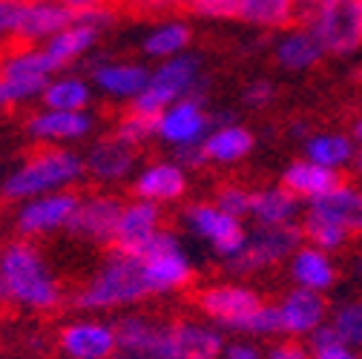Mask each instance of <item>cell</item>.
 <instances>
[{
	"label": "cell",
	"instance_id": "6da1fadb",
	"mask_svg": "<svg viewBox=\"0 0 362 359\" xmlns=\"http://www.w3.org/2000/svg\"><path fill=\"white\" fill-rule=\"evenodd\" d=\"M150 299V288L144 279V264L135 253L110 250L98 271L89 276L72 296V305L81 313H107L135 307Z\"/></svg>",
	"mask_w": 362,
	"mask_h": 359
},
{
	"label": "cell",
	"instance_id": "7a4b0ae2",
	"mask_svg": "<svg viewBox=\"0 0 362 359\" xmlns=\"http://www.w3.org/2000/svg\"><path fill=\"white\" fill-rule=\"evenodd\" d=\"M0 271H4V288H6V302H15L26 310L35 313H49L61 307L64 290L58 276L52 273L49 261L43 253L26 242H9L0 250Z\"/></svg>",
	"mask_w": 362,
	"mask_h": 359
},
{
	"label": "cell",
	"instance_id": "3957f363",
	"mask_svg": "<svg viewBox=\"0 0 362 359\" xmlns=\"http://www.w3.org/2000/svg\"><path fill=\"white\" fill-rule=\"evenodd\" d=\"M83 175H86V167L81 153L69 147H40L6 175L4 196L23 204L37 196L72 190Z\"/></svg>",
	"mask_w": 362,
	"mask_h": 359
},
{
	"label": "cell",
	"instance_id": "277c9868",
	"mask_svg": "<svg viewBox=\"0 0 362 359\" xmlns=\"http://www.w3.org/2000/svg\"><path fill=\"white\" fill-rule=\"evenodd\" d=\"M210 81L204 75V64L196 52H185L170 61H158L150 66V81L144 93L129 104V110H139L144 115L158 118L170 104L185 98H210Z\"/></svg>",
	"mask_w": 362,
	"mask_h": 359
},
{
	"label": "cell",
	"instance_id": "5b68a950",
	"mask_svg": "<svg viewBox=\"0 0 362 359\" xmlns=\"http://www.w3.org/2000/svg\"><path fill=\"white\" fill-rule=\"evenodd\" d=\"M150 296H173L187 290L196 279V261L173 228H161L139 253Z\"/></svg>",
	"mask_w": 362,
	"mask_h": 359
},
{
	"label": "cell",
	"instance_id": "8992f818",
	"mask_svg": "<svg viewBox=\"0 0 362 359\" xmlns=\"http://www.w3.org/2000/svg\"><path fill=\"white\" fill-rule=\"evenodd\" d=\"M328 58H351L362 49V0H325L302 20Z\"/></svg>",
	"mask_w": 362,
	"mask_h": 359
},
{
	"label": "cell",
	"instance_id": "52a82bcc",
	"mask_svg": "<svg viewBox=\"0 0 362 359\" xmlns=\"http://www.w3.org/2000/svg\"><path fill=\"white\" fill-rule=\"evenodd\" d=\"M299 245H302L299 224H288V228H250L242 253L233 256L230 261H224V271L236 279L274 271L279 264H288V259L296 253Z\"/></svg>",
	"mask_w": 362,
	"mask_h": 359
},
{
	"label": "cell",
	"instance_id": "ba28073f",
	"mask_svg": "<svg viewBox=\"0 0 362 359\" xmlns=\"http://www.w3.org/2000/svg\"><path fill=\"white\" fill-rule=\"evenodd\" d=\"M178 218L193 239L207 245L221 259V264L230 261L233 256H239L245 242H247V230H250L247 221H242L236 216H228L213 201H190V204L181 207Z\"/></svg>",
	"mask_w": 362,
	"mask_h": 359
},
{
	"label": "cell",
	"instance_id": "9c48e42d",
	"mask_svg": "<svg viewBox=\"0 0 362 359\" xmlns=\"http://www.w3.org/2000/svg\"><path fill=\"white\" fill-rule=\"evenodd\" d=\"M118 351L135 359H185L175 339V325L147 317V313H124L115 322Z\"/></svg>",
	"mask_w": 362,
	"mask_h": 359
},
{
	"label": "cell",
	"instance_id": "30bf717a",
	"mask_svg": "<svg viewBox=\"0 0 362 359\" xmlns=\"http://www.w3.org/2000/svg\"><path fill=\"white\" fill-rule=\"evenodd\" d=\"M262 302L264 296L245 282H213L196 293V310L202 313V319L221 328L224 334H230Z\"/></svg>",
	"mask_w": 362,
	"mask_h": 359
},
{
	"label": "cell",
	"instance_id": "8fae6325",
	"mask_svg": "<svg viewBox=\"0 0 362 359\" xmlns=\"http://www.w3.org/2000/svg\"><path fill=\"white\" fill-rule=\"evenodd\" d=\"M58 353L64 359H115L118 351V331L115 322L83 313L81 319L66 322L55 336Z\"/></svg>",
	"mask_w": 362,
	"mask_h": 359
},
{
	"label": "cell",
	"instance_id": "7c38bea8",
	"mask_svg": "<svg viewBox=\"0 0 362 359\" xmlns=\"http://www.w3.org/2000/svg\"><path fill=\"white\" fill-rule=\"evenodd\" d=\"M207 101L210 98H185V101L170 104L156 118V139L167 144L170 150L202 144L207 139V132L213 129Z\"/></svg>",
	"mask_w": 362,
	"mask_h": 359
},
{
	"label": "cell",
	"instance_id": "4fadbf2b",
	"mask_svg": "<svg viewBox=\"0 0 362 359\" xmlns=\"http://www.w3.org/2000/svg\"><path fill=\"white\" fill-rule=\"evenodd\" d=\"M124 201L110 196V193H93L81 196V204L69 221L66 233H72L81 242H89L95 247H115V233H118V218H121Z\"/></svg>",
	"mask_w": 362,
	"mask_h": 359
},
{
	"label": "cell",
	"instance_id": "5bb4252c",
	"mask_svg": "<svg viewBox=\"0 0 362 359\" xmlns=\"http://www.w3.org/2000/svg\"><path fill=\"white\" fill-rule=\"evenodd\" d=\"M279 317V336L288 339H308L316 328H322L331 319V302L322 293H313L305 288H288L276 302Z\"/></svg>",
	"mask_w": 362,
	"mask_h": 359
},
{
	"label": "cell",
	"instance_id": "9a60e30c",
	"mask_svg": "<svg viewBox=\"0 0 362 359\" xmlns=\"http://www.w3.org/2000/svg\"><path fill=\"white\" fill-rule=\"evenodd\" d=\"M75 20V12L55 4V0H26L15 4L12 18V37L21 47H43L49 37L64 32Z\"/></svg>",
	"mask_w": 362,
	"mask_h": 359
},
{
	"label": "cell",
	"instance_id": "2e32d148",
	"mask_svg": "<svg viewBox=\"0 0 362 359\" xmlns=\"http://www.w3.org/2000/svg\"><path fill=\"white\" fill-rule=\"evenodd\" d=\"M89 83L95 93L112 101L132 104L144 93L150 81V66L141 61H118V58H89Z\"/></svg>",
	"mask_w": 362,
	"mask_h": 359
},
{
	"label": "cell",
	"instance_id": "e0dca14e",
	"mask_svg": "<svg viewBox=\"0 0 362 359\" xmlns=\"http://www.w3.org/2000/svg\"><path fill=\"white\" fill-rule=\"evenodd\" d=\"M187 190H190V172L185 167H178L175 158L147 161L132 175V196L153 201L158 207H170V204L185 201Z\"/></svg>",
	"mask_w": 362,
	"mask_h": 359
},
{
	"label": "cell",
	"instance_id": "ac0fdd59",
	"mask_svg": "<svg viewBox=\"0 0 362 359\" xmlns=\"http://www.w3.org/2000/svg\"><path fill=\"white\" fill-rule=\"evenodd\" d=\"M81 204V196L72 190H61V193H49V196H37L21 204L15 228L21 236L32 239V236H47L55 230H66L69 221L75 216Z\"/></svg>",
	"mask_w": 362,
	"mask_h": 359
},
{
	"label": "cell",
	"instance_id": "d6986e66",
	"mask_svg": "<svg viewBox=\"0 0 362 359\" xmlns=\"http://www.w3.org/2000/svg\"><path fill=\"white\" fill-rule=\"evenodd\" d=\"M95 132L93 112H64V110H37L26 118V136L43 147H66L86 141Z\"/></svg>",
	"mask_w": 362,
	"mask_h": 359
},
{
	"label": "cell",
	"instance_id": "ffe728a7",
	"mask_svg": "<svg viewBox=\"0 0 362 359\" xmlns=\"http://www.w3.org/2000/svg\"><path fill=\"white\" fill-rule=\"evenodd\" d=\"M83 167L98 184H121L139 172V150L118 141L115 136H107L86 147Z\"/></svg>",
	"mask_w": 362,
	"mask_h": 359
},
{
	"label": "cell",
	"instance_id": "44dd1931",
	"mask_svg": "<svg viewBox=\"0 0 362 359\" xmlns=\"http://www.w3.org/2000/svg\"><path fill=\"white\" fill-rule=\"evenodd\" d=\"M161 228H167V224H164V207L132 196L121 207L118 233H115V247L112 250L139 253Z\"/></svg>",
	"mask_w": 362,
	"mask_h": 359
},
{
	"label": "cell",
	"instance_id": "7402d4cb",
	"mask_svg": "<svg viewBox=\"0 0 362 359\" xmlns=\"http://www.w3.org/2000/svg\"><path fill=\"white\" fill-rule=\"evenodd\" d=\"M270 55H274V64L282 72H291V75L310 72L328 58L325 49H322V43L316 40V35L302 23H293L291 29L279 32Z\"/></svg>",
	"mask_w": 362,
	"mask_h": 359
},
{
	"label": "cell",
	"instance_id": "603a6c76",
	"mask_svg": "<svg viewBox=\"0 0 362 359\" xmlns=\"http://www.w3.org/2000/svg\"><path fill=\"white\" fill-rule=\"evenodd\" d=\"M288 279L293 288H305L313 293H328L334 290L337 279H339V267L337 259L320 247H310V245H299L296 253L288 259Z\"/></svg>",
	"mask_w": 362,
	"mask_h": 359
},
{
	"label": "cell",
	"instance_id": "cb8c5ba5",
	"mask_svg": "<svg viewBox=\"0 0 362 359\" xmlns=\"http://www.w3.org/2000/svg\"><path fill=\"white\" fill-rule=\"evenodd\" d=\"M302 216H305V204L293 193H288L279 182L253 187L250 218H247L253 228H288V224H299Z\"/></svg>",
	"mask_w": 362,
	"mask_h": 359
},
{
	"label": "cell",
	"instance_id": "d4e9b609",
	"mask_svg": "<svg viewBox=\"0 0 362 359\" xmlns=\"http://www.w3.org/2000/svg\"><path fill=\"white\" fill-rule=\"evenodd\" d=\"M305 210L339 224V228L348 230L354 239L362 236V187L356 182H345L342 178L331 193H325L322 199H316Z\"/></svg>",
	"mask_w": 362,
	"mask_h": 359
},
{
	"label": "cell",
	"instance_id": "484cf974",
	"mask_svg": "<svg viewBox=\"0 0 362 359\" xmlns=\"http://www.w3.org/2000/svg\"><path fill=\"white\" fill-rule=\"evenodd\" d=\"M342 182V175L334 170H325L320 164H313L308 158H293L282 167L279 172V184L293 193L305 207L313 204L316 199H322L325 193H331L337 184Z\"/></svg>",
	"mask_w": 362,
	"mask_h": 359
},
{
	"label": "cell",
	"instance_id": "4316f807",
	"mask_svg": "<svg viewBox=\"0 0 362 359\" xmlns=\"http://www.w3.org/2000/svg\"><path fill=\"white\" fill-rule=\"evenodd\" d=\"M299 147H302V158L320 164L325 170H334L339 175L345 170H351L356 155H359V144L354 141V136H348V132H337V129L310 132Z\"/></svg>",
	"mask_w": 362,
	"mask_h": 359
},
{
	"label": "cell",
	"instance_id": "83f0119b",
	"mask_svg": "<svg viewBox=\"0 0 362 359\" xmlns=\"http://www.w3.org/2000/svg\"><path fill=\"white\" fill-rule=\"evenodd\" d=\"M204 147V155H207V164H216V167H233L239 161H245L253 147H256V136L253 129L245 126L242 121H233V124H218L207 132V139L202 141Z\"/></svg>",
	"mask_w": 362,
	"mask_h": 359
},
{
	"label": "cell",
	"instance_id": "f1b7e54d",
	"mask_svg": "<svg viewBox=\"0 0 362 359\" xmlns=\"http://www.w3.org/2000/svg\"><path fill=\"white\" fill-rule=\"evenodd\" d=\"M190 47H193V29H190L187 20H181V18L158 20L141 37V55L156 61V64L185 55V52H190Z\"/></svg>",
	"mask_w": 362,
	"mask_h": 359
},
{
	"label": "cell",
	"instance_id": "f546056e",
	"mask_svg": "<svg viewBox=\"0 0 362 359\" xmlns=\"http://www.w3.org/2000/svg\"><path fill=\"white\" fill-rule=\"evenodd\" d=\"M95 98V89L89 78L75 75V72H58L47 81L40 93V104L47 110H64V112H89Z\"/></svg>",
	"mask_w": 362,
	"mask_h": 359
},
{
	"label": "cell",
	"instance_id": "4dcf8cb0",
	"mask_svg": "<svg viewBox=\"0 0 362 359\" xmlns=\"http://www.w3.org/2000/svg\"><path fill=\"white\" fill-rule=\"evenodd\" d=\"M98 40H101V32L72 20L64 32H58L55 37H49L47 43H43V52L49 55V61L55 64L58 72H66L78 61L93 55V49L98 47Z\"/></svg>",
	"mask_w": 362,
	"mask_h": 359
},
{
	"label": "cell",
	"instance_id": "1f68e13d",
	"mask_svg": "<svg viewBox=\"0 0 362 359\" xmlns=\"http://www.w3.org/2000/svg\"><path fill=\"white\" fill-rule=\"evenodd\" d=\"M52 75H58V69L49 61V55L43 52V47H21L18 43V47L0 55V78H6V81L47 86Z\"/></svg>",
	"mask_w": 362,
	"mask_h": 359
},
{
	"label": "cell",
	"instance_id": "d6a6232c",
	"mask_svg": "<svg viewBox=\"0 0 362 359\" xmlns=\"http://www.w3.org/2000/svg\"><path fill=\"white\" fill-rule=\"evenodd\" d=\"M173 325L185 359H221V351L228 345V334L221 328L207 319H178Z\"/></svg>",
	"mask_w": 362,
	"mask_h": 359
},
{
	"label": "cell",
	"instance_id": "836d02e7",
	"mask_svg": "<svg viewBox=\"0 0 362 359\" xmlns=\"http://www.w3.org/2000/svg\"><path fill=\"white\" fill-rule=\"evenodd\" d=\"M236 20L264 32H285L296 23V0H239Z\"/></svg>",
	"mask_w": 362,
	"mask_h": 359
},
{
	"label": "cell",
	"instance_id": "e575fe53",
	"mask_svg": "<svg viewBox=\"0 0 362 359\" xmlns=\"http://www.w3.org/2000/svg\"><path fill=\"white\" fill-rule=\"evenodd\" d=\"M299 230H302V242L305 245L320 247V250H325L331 256H337L339 250H345L351 245V239H354L348 230L339 228V224H334V221H328L322 216H313L308 210H305V216L299 221Z\"/></svg>",
	"mask_w": 362,
	"mask_h": 359
},
{
	"label": "cell",
	"instance_id": "d590c367",
	"mask_svg": "<svg viewBox=\"0 0 362 359\" xmlns=\"http://www.w3.org/2000/svg\"><path fill=\"white\" fill-rule=\"evenodd\" d=\"M345 348L362 351V296L345 299L339 305H331V319H328Z\"/></svg>",
	"mask_w": 362,
	"mask_h": 359
},
{
	"label": "cell",
	"instance_id": "8d00e7d4",
	"mask_svg": "<svg viewBox=\"0 0 362 359\" xmlns=\"http://www.w3.org/2000/svg\"><path fill=\"white\" fill-rule=\"evenodd\" d=\"M112 136L135 150L147 147L150 141H156V118L153 115H144L139 110H127L115 118V126H112Z\"/></svg>",
	"mask_w": 362,
	"mask_h": 359
},
{
	"label": "cell",
	"instance_id": "74e56055",
	"mask_svg": "<svg viewBox=\"0 0 362 359\" xmlns=\"http://www.w3.org/2000/svg\"><path fill=\"white\" fill-rule=\"evenodd\" d=\"M233 336L242 339H279V317H276V305L274 302H262L259 307H253L247 317L230 331Z\"/></svg>",
	"mask_w": 362,
	"mask_h": 359
},
{
	"label": "cell",
	"instance_id": "f35d334b",
	"mask_svg": "<svg viewBox=\"0 0 362 359\" xmlns=\"http://www.w3.org/2000/svg\"><path fill=\"white\" fill-rule=\"evenodd\" d=\"M250 196H253V187H247L242 182H224V184L216 187L210 201L228 216H236V218L247 221L250 218Z\"/></svg>",
	"mask_w": 362,
	"mask_h": 359
},
{
	"label": "cell",
	"instance_id": "ab89813d",
	"mask_svg": "<svg viewBox=\"0 0 362 359\" xmlns=\"http://www.w3.org/2000/svg\"><path fill=\"white\" fill-rule=\"evenodd\" d=\"M276 98H279V86L270 81V78H253V81H247L242 86V95H239V101L247 110H253V112L270 110V107L276 104Z\"/></svg>",
	"mask_w": 362,
	"mask_h": 359
},
{
	"label": "cell",
	"instance_id": "60d3db41",
	"mask_svg": "<svg viewBox=\"0 0 362 359\" xmlns=\"http://www.w3.org/2000/svg\"><path fill=\"white\" fill-rule=\"evenodd\" d=\"M40 93H43V86H37V83H21V81L0 78V110L21 107L32 98H40Z\"/></svg>",
	"mask_w": 362,
	"mask_h": 359
},
{
	"label": "cell",
	"instance_id": "b9f144b4",
	"mask_svg": "<svg viewBox=\"0 0 362 359\" xmlns=\"http://www.w3.org/2000/svg\"><path fill=\"white\" fill-rule=\"evenodd\" d=\"M264 359H313V353L308 351V345L302 339H270L264 345Z\"/></svg>",
	"mask_w": 362,
	"mask_h": 359
},
{
	"label": "cell",
	"instance_id": "7bdbcfd3",
	"mask_svg": "<svg viewBox=\"0 0 362 359\" xmlns=\"http://www.w3.org/2000/svg\"><path fill=\"white\" fill-rule=\"evenodd\" d=\"M75 20L104 35V32H110V29L115 26V6H112V4H98V6H93V9L78 12Z\"/></svg>",
	"mask_w": 362,
	"mask_h": 359
},
{
	"label": "cell",
	"instance_id": "ee69618b",
	"mask_svg": "<svg viewBox=\"0 0 362 359\" xmlns=\"http://www.w3.org/2000/svg\"><path fill=\"white\" fill-rule=\"evenodd\" d=\"M221 359H264V348L256 339H230L221 351Z\"/></svg>",
	"mask_w": 362,
	"mask_h": 359
},
{
	"label": "cell",
	"instance_id": "f6af8a7d",
	"mask_svg": "<svg viewBox=\"0 0 362 359\" xmlns=\"http://www.w3.org/2000/svg\"><path fill=\"white\" fill-rule=\"evenodd\" d=\"M305 345H308V351H310V353H322V351H331V348H337V345H342V342H339V336H337L334 325H331V322H325L322 328H316V331L305 339Z\"/></svg>",
	"mask_w": 362,
	"mask_h": 359
},
{
	"label": "cell",
	"instance_id": "bcb514c9",
	"mask_svg": "<svg viewBox=\"0 0 362 359\" xmlns=\"http://www.w3.org/2000/svg\"><path fill=\"white\" fill-rule=\"evenodd\" d=\"M173 158L178 161V167H185L187 172H196V170L207 167V155H204V147H202V144H193V147H181V150H173Z\"/></svg>",
	"mask_w": 362,
	"mask_h": 359
},
{
	"label": "cell",
	"instance_id": "7dc6e473",
	"mask_svg": "<svg viewBox=\"0 0 362 359\" xmlns=\"http://www.w3.org/2000/svg\"><path fill=\"white\" fill-rule=\"evenodd\" d=\"M12 18H15V4H4L0 0V40L12 37Z\"/></svg>",
	"mask_w": 362,
	"mask_h": 359
},
{
	"label": "cell",
	"instance_id": "c3c4849f",
	"mask_svg": "<svg viewBox=\"0 0 362 359\" xmlns=\"http://www.w3.org/2000/svg\"><path fill=\"white\" fill-rule=\"evenodd\" d=\"M313 359H362L359 351L354 348H345V345H337L331 351H322V353H313Z\"/></svg>",
	"mask_w": 362,
	"mask_h": 359
},
{
	"label": "cell",
	"instance_id": "681fc988",
	"mask_svg": "<svg viewBox=\"0 0 362 359\" xmlns=\"http://www.w3.org/2000/svg\"><path fill=\"white\" fill-rule=\"evenodd\" d=\"M55 4H61V6H66L69 12H83V9H93V6H98V4H107V0H55Z\"/></svg>",
	"mask_w": 362,
	"mask_h": 359
},
{
	"label": "cell",
	"instance_id": "f907efd6",
	"mask_svg": "<svg viewBox=\"0 0 362 359\" xmlns=\"http://www.w3.org/2000/svg\"><path fill=\"white\" fill-rule=\"evenodd\" d=\"M115 4H124V6H132V9H141V12L164 6V4H161V0H115Z\"/></svg>",
	"mask_w": 362,
	"mask_h": 359
},
{
	"label": "cell",
	"instance_id": "816d5d0a",
	"mask_svg": "<svg viewBox=\"0 0 362 359\" xmlns=\"http://www.w3.org/2000/svg\"><path fill=\"white\" fill-rule=\"evenodd\" d=\"M320 4H325V0H296V23H299L308 12H313Z\"/></svg>",
	"mask_w": 362,
	"mask_h": 359
},
{
	"label": "cell",
	"instance_id": "f5cc1de1",
	"mask_svg": "<svg viewBox=\"0 0 362 359\" xmlns=\"http://www.w3.org/2000/svg\"><path fill=\"white\" fill-rule=\"evenodd\" d=\"M310 132H313V129H308V126H305V121H293V124H291V136H293L299 144L310 136Z\"/></svg>",
	"mask_w": 362,
	"mask_h": 359
},
{
	"label": "cell",
	"instance_id": "db71d44e",
	"mask_svg": "<svg viewBox=\"0 0 362 359\" xmlns=\"http://www.w3.org/2000/svg\"><path fill=\"white\" fill-rule=\"evenodd\" d=\"M351 136H354V141L359 144V150H362V115L354 121V129H351Z\"/></svg>",
	"mask_w": 362,
	"mask_h": 359
},
{
	"label": "cell",
	"instance_id": "11a10c76",
	"mask_svg": "<svg viewBox=\"0 0 362 359\" xmlns=\"http://www.w3.org/2000/svg\"><path fill=\"white\" fill-rule=\"evenodd\" d=\"M354 172H356V178L362 182V150H359V155H356V161H354Z\"/></svg>",
	"mask_w": 362,
	"mask_h": 359
},
{
	"label": "cell",
	"instance_id": "9f6ffc18",
	"mask_svg": "<svg viewBox=\"0 0 362 359\" xmlns=\"http://www.w3.org/2000/svg\"><path fill=\"white\" fill-rule=\"evenodd\" d=\"M0 302H6V288H4V271H0Z\"/></svg>",
	"mask_w": 362,
	"mask_h": 359
},
{
	"label": "cell",
	"instance_id": "6f0895ef",
	"mask_svg": "<svg viewBox=\"0 0 362 359\" xmlns=\"http://www.w3.org/2000/svg\"><path fill=\"white\" fill-rule=\"evenodd\" d=\"M354 271H356V276H359V279H362V256H359V259H356V267H354Z\"/></svg>",
	"mask_w": 362,
	"mask_h": 359
},
{
	"label": "cell",
	"instance_id": "680465c9",
	"mask_svg": "<svg viewBox=\"0 0 362 359\" xmlns=\"http://www.w3.org/2000/svg\"><path fill=\"white\" fill-rule=\"evenodd\" d=\"M4 4H26V0H4Z\"/></svg>",
	"mask_w": 362,
	"mask_h": 359
},
{
	"label": "cell",
	"instance_id": "91938a15",
	"mask_svg": "<svg viewBox=\"0 0 362 359\" xmlns=\"http://www.w3.org/2000/svg\"><path fill=\"white\" fill-rule=\"evenodd\" d=\"M115 359H135V356H127V353H118Z\"/></svg>",
	"mask_w": 362,
	"mask_h": 359
},
{
	"label": "cell",
	"instance_id": "94428289",
	"mask_svg": "<svg viewBox=\"0 0 362 359\" xmlns=\"http://www.w3.org/2000/svg\"><path fill=\"white\" fill-rule=\"evenodd\" d=\"M356 81H362V66H359V69H356Z\"/></svg>",
	"mask_w": 362,
	"mask_h": 359
}]
</instances>
